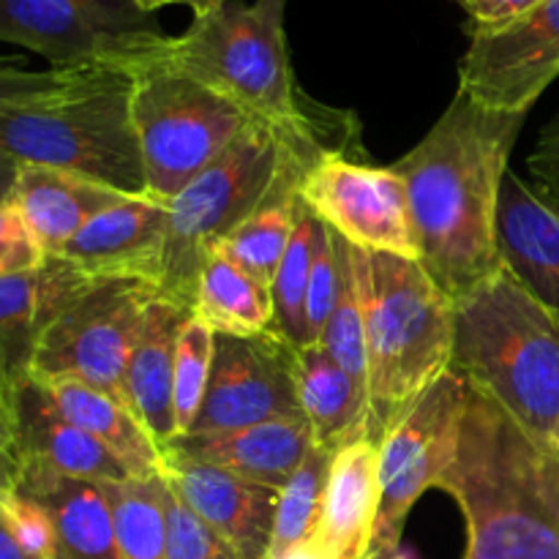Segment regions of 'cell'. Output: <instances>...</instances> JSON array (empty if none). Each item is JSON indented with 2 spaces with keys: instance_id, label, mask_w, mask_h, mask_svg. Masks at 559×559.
<instances>
[{
  "instance_id": "d4e9b609",
  "label": "cell",
  "mask_w": 559,
  "mask_h": 559,
  "mask_svg": "<svg viewBox=\"0 0 559 559\" xmlns=\"http://www.w3.org/2000/svg\"><path fill=\"white\" fill-rule=\"evenodd\" d=\"M295 388L314 442L338 451L344 442L366 435L369 393L322 344H309L295 353Z\"/></svg>"
},
{
  "instance_id": "ac0fdd59",
  "label": "cell",
  "mask_w": 559,
  "mask_h": 559,
  "mask_svg": "<svg viewBox=\"0 0 559 559\" xmlns=\"http://www.w3.org/2000/svg\"><path fill=\"white\" fill-rule=\"evenodd\" d=\"M502 267L559 322V213L508 169L497 202Z\"/></svg>"
},
{
  "instance_id": "f35d334b",
  "label": "cell",
  "mask_w": 559,
  "mask_h": 559,
  "mask_svg": "<svg viewBox=\"0 0 559 559\" xmlns=\"http://www.w3.org/2000/svg\"><path fill=\"white\" fill-rule=\"evenodd\" d=\"M533 189L559 213V118L540 134L538 147L527 158Z\"/></svg>"
},
{
  "instance_id": "836d02e7",
  "label": "cell",
  "mask_w": 559,
  "mask_h": 559,
  "mask_svg": "<svg viewBox=\"0 0 559 559\" xmlns=\"http://www.w3.org/2000/svg\"><path fill=\"white\" fill-rule=\"evenodd\" d=\"M338 298V251L336 235L328 224L317 218L314 238H311V273L309 293H306V338L309 344L320 342Z\"/></svg>"
},
{
  "instance_id": "603a6c76",
  "label": "cell",
  "mask_w": 559,
  "mask_h": 559,
  "mask_svg": "<svg viewBox=\"0 0 559 559\" xmlns=\"http://www.w3.org/2000/svg\"><path fill=\"white\" fill-rule=\"evenodd\" d=\"M120 200H126V194L80 175L38 164H20L9 202L47 257H58L93 216L118 205Z\"/></svg>"
},
{
  "instance_id": "e575fe53",
  "label": "cell",
  "mask_w": 559,
  "mask_h": 559,
  "mask_svg": "<svg viewBox=\"0 0 559 559\" xmlns=\"http://www.w3.org/2000/svg\"><path fill=\"white\" fill-rule=\"evenodd\" d=\"M167 559H240L167 484Z\"/></svg>"
},
{
  "instance_id": "7c38bea8",
  "label": "cell",
  "mask_w": 559,
  "mask_h": 559,
  "mask_svg": "<svg viewBox=\"0 0 559 559\" xmlns=\"http://www.w3.org/2000/svg\"><path fill=\"white\" fill-rule=\"evenodd\" d=\"M300 202L347 243L371 254L418 260L404 178L393 167L328 156L298 189Z\"/></svg>"
},
{
  "instance_id": "484cf974",
  "label": "cell",
  "mask_w": 559,
  "mask_h": 559,
  "mask_svg": "<svg viewBox=\"0 0 559 559\" xmlns=\"http://www.w3.org/2000/svg\"><path fill=\"white\" fill-rule=\"evenodd\" d=\"M41 385L47 388L49 399L60 409V415H66L71 424L85 429L87 435L104 442L109 451L118 453L140 478L162 475V448L151 440V435L142 429L140 420L129 413L126 404L80 380H49Z\"/></svg>"
},
{
  "instance_id": "277c9868",
  "label": "cell",
  "mask_w": 559,
  "mask_h": 559,
  "mask_svg": "<svg viewBox=\"0 0 559 559\" xmlns=\"http://www.w3.org/2000/svg\"><path fill=\"white\" fill-rule=\"evenodd\" d=\"M467 524L464 559H559V448L516 424L467 431L440 484Z\"/></svg>"
},
{
  "instance_id": "b9f144b4",
  "label": "cell",
  "mask_w": 559,
  "mask_h": 559,
  "mask_svg": "<svg viewBox=\"0 0 559 559\" xmlns=\"http://www.w3.org/2000/svg\"><path fill=\"white\" fill-rule=\"evenodd\" d=\"M0 456H16L14 413L3 399H0Z\"/></svg>"
},
{
  "instance_id": "bcb514c9",
  "label": "cell",
  "mask_w": 559,
  "mask_h": 559,
  "mask_svg": "<svg viewBox=\"0 0 559 559\" xmlns=\"http://www.w3.org/2000/svg\"><path fill=\"white\" fill-rule=\"evenodd\" d=\"M287 559H331V557H328L325 551H320V549H317L314 544H309V546H304V549L293 551V555H289Z\"/></svg>"
},
{
  "instance_id": "5b68a950",
  "label": "cell",
  "mask_w": 559,
  "mask_h": 559,
  "mask_svg": "<svg viewBox=\"0 0 559 559\" xmlns=\"http://www.w3.org/2000/svg\"><path fill=\"white\" fill-rule=\"evenodd\" d=\"M524 429L559 424V322L506 267L453 300V364Z\"/></svg>"
},
{
  "instance_id": "e0dca14e",
  "label": "cell",
  "mask_w": 559,
  "mask_h": 559,
  "mask_svg": "<svg viewBox=\"0 0 559 559\" xmlns=\"http://www.w3.org/2000/svg\"><path fill=\"white\" fill-rule=\"evenodd\" d=\"M169 211L167 205L126 197L93 216L58 257L96 278H134L158 289L164 278Z\"/></svg>"
},
{
  "instance_id": "7dc6e473",
  "label": "cell",
  "mask_w": 559,
  "mask_h": 559,
  "mask_svg": "<svg viewBox=\"0 0 559 559\" xmlns=\"http://www.w3.org/2000/svg\"><path fill=\"white\" fill-rule=\"evenodd\" d=\"M551 442H555V445L559 448V424H557V429H555V435H551Z\"/></svg>"
},
{
  "instance_id": "60d3db41",
  "label": "cell",
  "mask_w": 559,
  "mask_h": 559,
  "mask_svg": "<svg viewBox=\"0 0 559 559\" xmlns=\"http://www.w3.org/2000/svg\"><path fill=\"white\" fill-rule=\"evenodd\" d=\"M0 559H38L33 557L20 540H16V535L11 533L9 522H5L3 511H0Z\"/></svg>"
},
{
  "instance_id": "3957f363",
  "label": "cell",
  "mask_w": 559,
  "mask_h": 559,
  "mask_svg": "<svg viewBox=\"0 0 559 559\" xmlns=\"http://www.w3.org/2000/svg\"><path fill=\"white\" fill-rule=\"evenodd\" d=\"M328 156L349 153L251 120L243 134L167 205L169 233L158 295L186 311L194 309L197 282L213 246L271 200L298 197L306 175Z\"/></svg>"
},
{
  "instance_id": "6da1fadb",
  "label": "cell",
  "mask_w": 559,
  "mask_h": 559,
  "mask_svg": "<svg viewBox=\"0 0 559 559\" xmlns=\"http://www.w3.org/2000/svg\"><path fill=\"white\" fill-rule=\"evenodd\" d=\"M524 118L456 91L435 129L393 164L407 186L418 262L451 300L500 271L497 202Z\"/></svg>"
},
{
  "instance_id": "8992f818",
  "label": "cell",
  "mask_w": 559,
  "mask_h": 559,
  "mask_svg": "<svg viewBox=\"0 0 559 559\" xmlns=\"http://www.w3.org/2000/svg\"><path fill=\"white\" fill-rule=\"evenodd\" d=\"M0 151L151 200L123 71L82 69L71 85L3 109Z\"/></svg>"
},
{
  "instance_id": "d6986e66",
  "label": "cell",
  "mask_w": 559,
  "mask_h": 559,
  "mask_svg": "<svg viewBox=\"0 0 559 559\" xmlns=\"http://www.w3.org/2000/svg\"><path fill=\"white\" fill-rule=\"evenodd\" d=\"M11 486L33 497L52 519L55 559H120L112 508L102 484L16 456Z\"/></svg>"
},
{
  "instance_id": "4dcf8cb0",
  "label": "cell",
  "mask_w": 559,
  "mask_h": 559,
  "mask_svg": "<svg viewBox=\"0 0 559 559\" xmlns=\"http://www.w3.org/2000/svg\"><path fill=\"white\" fill-rule=\"evenodd\" d=\"M295 211H298V197L271 200L254 216L240 222L227 238L218 240L213 251L227 257L229 262H235L240 271H246L260 284L271 287L289 238H293Z\"/></svg>"
},
{
  "instance_id": "f6af8a7d",
  "label": "cell",
  "mask_w": 559,
  "mask_h": 559,
  "mask_svg": "<svg viewBox=\"0 0 559 559\" xmlns=\"http://www.w3.org/2000/svg\"><path fill=\"white\" fill-rule=\"evenodd\" d=\"M16 473V456H0V495L14 484Z\"/></svg>"
},
{
  "instance_id": "30bf717a",
  "label": "cell",
  "mask_w": 559,
  "mask_h": 559,
  "mask_svg": "<svg viewBox=\"0 0 559 559\" xmlns=\"http://www.w3.org/2000/svg\"><path fill=\"white\" fill-rule=\"evenodd\" d=\"M467 393V377L448 369L380 440V508L366 559H396L413 506L440 489L459 451Z\"/></svg>"
},
{
  "instance_id": "ba28073f",
  "label": "cell",
  "mask_w": 559,
  "mask_h": 559,
  "mask_svg": "<svg viewBox=\"0 0 559 559\" xmlns=\"http://www.w3.org/2000/svg\"><path fill=\"white\" fill-rule=\"evenodd\" d=\"M131 118L147 197L158 205H169L254 120L211 87L158 66L131 74Z\"/></svg>"
},
{
  "instance_id": "c3c4849f",
  "label": "cell",
  "mask_w": 559,
  "mask_h": 559,
  "mask_svg": "<svg viewBox=\"0 0 559 559\" xmlns=\"http://www.w3.org/2000/svg\"><path fill=\"white\" fill-rule=\"evenodd\" d=\"M396 559H402V555H399V557H396Z\"/></svg>"
},
{
  "instance_id": "7402d4cb",
  "label": "cell",
  "mask_w": 559,
  "mask_h": 559,
  "mask_svg": "<svg viewBox=\"0 0 559 559\" xmlns=\"http://www.w3.org/2000/svg\"><path fill=\"white\" fill-rule=\"evenodd\" d=\"M380 442L369 435L344 442L328 475L322 519L311 544L331 559H366L380 508Z\"/></svg>"
},
{
  "instance_id": "d6a6232c",
  "label": "cell",
  "mask_w": 559,
  "mask_h": 559,
  "mask_svg": "<svg viewBox=\"0 0 559 559\" xmlns=\"http://www.w3.org/2000/svg\"><path fill=\"white\" fill-rule=\"evenodd\" d=\"M213 338H216V333L205 322L197 320L194 314L186 317V322L180 325L173 380V413L178 437L189 435L197 415H200L202 402H205L213 364Z\"/></svg>"
},
{
  "instance_id": "f546056e",
  "label": "cell",
  "mask_w": 559,
  "mask_h": 559,
  "mask_svg": "<svg viewBox=\"0 0 559 559\" xmlns=\"http://www.w3.org/2000/svg\"><path fill=\"white\" fill-rule=\"evenodd\" d=\"M336 235V233H333ZM338 298L320 342L336 364L369 393V358H366V311L360 287V249L336 235Z\"/></svg>"
},
{
  "instance_id": "4fadbf2b",
  "label": "cell",
  "mask_w": 559,
  "mask_h": 559,
  "mask_svg": "<svg viewBox=\"0 0 559 559\" xmlns=\"http://www.w3.org/2000/svg\"><path fill=\"white\" fill-rule=\"evenodd\" d=\"M459 93L497 112H522L559 76V0H540L500 27H469Z\"/></svg>"
},
{
  "instance_id": "2e32d148",
  "label": "cell",
  "mask_w": 559,
  "mask_h": 559,
  "mask_svg": "<svg viewBox=\"0 0 559 559\" xmlns=\"http://www.w3.org/2000/svg\"><path fill=\"white\" fill-rule=\"evenodd\" d=\"M93 282L96 278L85 276L63 257H47L36 271L0 278V399L11 413L16 391L31 380L44 331Z\"/></svg>"
},
{
  "instance_id": "7bdbcfd3",
  "label": "cell",
  "mask_w": 559,
  "mask_h": 559,
  "mask_svg": "<svg viewBox=\"0 0 559 559\" xmlns=\"http://www.w3.org/2000/svg\"><path fill=\"white\" fill-rule=\"evenodd\" d=\"M134 3L140 5L142 11H151V14H156V11L164 9V5H189L197 16V14H205V11H211L213 5H218L222 0H134Z\"/></svg>"
},
{
  "instance_id": "52a82bcc",
  "label": "cell",
  "mask_w": 559,
  "mask_h": 559,
  "mask_svg": "<svg viewBox=\"0 0 559 559\" xmlns=\"http://www.w3.org/2000/svg\"><path fill=\"white\" fill-rule=\"evenodd\" d=\"M374 442L453 364V300L418 260L360 249Z\"/></svg>"
},
{
  "instance_id": "1f68e13d",
  "label": "cell",
  "mask_w": 559,
  "mask_h": 559,
  "mask_svg": "<svg viewBox=\"0 0 559 559\" xmlns=\"http://www.w3.org/2000/svg\"><path fill=\"white\" fill-rule=\"evenodd\" d=\"M317 216L300 202L295 211L293 238H289L284 260L271 284L273 322L271 333L289 347H309L306 338V293H309L311 273V238H314Z\"/></svg>"
},
{
  "instance_id": "ee69618b",
  "label": "cell",
  "mask_w": 559,
  "mask_h": 559,
  "mask_svg": "<svg viewBox=\"0 0 559 559\" xmlns=\"http://www.w3.org/2000/svg\"><path fill=\"white\" fill-rule=\"evenodd\" d=\"M16 175H20V162L11 158L9 153L0 151V202L11 200V191H14Z\"/></svg>"
},
{
  "instance_id": "9c48e42d",
  "label": "cell",
  "mask_w": 559,
  "mask_h": 559,
  "mask_svg": "<svg viewBox=\"0 0 559 559\" xmlns=\"http://www.w3.org/2000/svg\"><path fill=\"white\" fill-rule=\"evenodd\" d=\"M156 14L134 0H0V41L49 60V69H145L164 49Z\"/></svg>"
},
{
  "instance_id": "d590c367",
  "label": "cell",
  "mask_w": 559,
  "mask_h": 559,
  "mask_svg": "<svg viewBox=\"0 0 559 559\" xmlns=\"http://www.w3.org/2000/svg\"><path fill=\"white\" fill-rule=\"evenodd\" d=\"M0 511L9 522L11 533L22 546L38 559H55V527L49 513L38 506L33 497L20 491L16 486L0 495Z\"/></svg>"
},
{
  "instance_id": "8d00e7d4",
  "label": "cell",
  "mask_w": 559,
  "mask_h": 559,
  "mask_svg": "<svg viewBox=\"0 0 559 559\" xmlns=\"http://www.w3.org/2000/svg\"><path fill=\"white\" fill-rule=\"evenodd\" d=\"M47 262V251L38 246L31 229L11 202H0V278L36 271Z\"/></svg>"
},
{
  "instance_id": "4316f807",
  "label": "cell",
  "mask_w": 559,
  "mask_h": 559,
  "mask_svg": "<svg viewBox=\"0 0 559 559\" xmlns=\"http://www.w3.org/2000/svg\"><path fill=\"white\" fill-rule=\"evenodd\" d=\"M191 314L222 336H262L271 333L273 322L271 287L211 251L197 282Z\"/></svg>"
},
{
  "instance_id": "ab89813d",
  "label": "cell",
  "mask_w": 559,
  "mask_h": 559,
  "mask_svg": "<svg viewBox=\"0 0 559 559\" xmlns=\"http://www.w3.org/2000/svg\"><path fill=\"white\" fill-rule=\"evenodd\" d=\"M469 14V27H500L527 14L540 0H456Z\"/></svg>"
},
{
  "instance_id": "cb8c5ba5",
  "label": "cell",
  "mask_w": 559,
  "mask_h": 559,
  "mask_svg": "<svg viewBox=\"0 0 559 559\" xmlns=\"http://www.w3.org/2000/svg\"><path fill=\"white\" fill-rule=\"evenodd\" d=\"M189 314L191 311L158 295L147 309L145 325L126 366V404L151 440L162 448V453L178 437L173 413L175 347H178L180 325Z\"/></svg>"
},
{
  "instance_id": "7a4b0ae2",
  "label": "cell",
  "mask_w": 559,
  "mask_h": 559,
  "mask_svg": "<svg viewBox=\"0 0 559 559\" xmlns=\"http://www.w3.org/2000/svg\"><path fill=\"white\" fill-rule=\"evenodd\" d=\"M287 0H222L197 14L183 36L167 38L147 66L175 71L282 134L322 140L364 158L353 115L331 112L298 91L284 33Z\"/></svg>"
},
{
  "instance_id": "44dd1931",
  "label": "cell",
  "mask_w": 559,
  "mask_h": 559,
  "mask_svg": "<svg viewBox=\"0 0 559 559\" xmlns=\"http://www.w3.org/2000/svg\"><path fill=\"white\" fill-rule=\"evenodd\" d=\"M311 445H314V435H311L309 420L284 418L246 426V429L216 431V435H186L169 442L167 448L197 462L227 469L251 484L282 491Z\"/></svg>"
},
{
  "instance_id": "ffe728a7",
  "label": "cell",
  "mask_w": 559,
  "mask_h": 559,
  "mask_svg": "<svg viewBox=\"0 0 559 559\" xmlns=\"http://www.w3.org/2000/svg\"><path fill=\"white\" fill-rule=\"evenodd\" d=\"M14 437L16 456L36 459L71 478L96 484H123L140 478L118 453L60 415L47 388L33 377L16 391Z\"/></svg>"
},
{
  "instance_id": "9a60e30c",
  "label": "cell",
  "mask_w": 559,
  "mask_h": 559,
  "mask_svg": "<svg viewBox=\"0 0 559 559\" xmlns=\"http://www.w3.org/2000/svg\"><path fill=\"white\" fill-rule=\"evenodd\" d=\"M162 478L202 522L211 524L238 551L240 559H267L271 555L276 489L251 484L169 448L164 451Z\"/></svg>"
},
{
  "instance_id": "f1b7e54d",
  "label": "cell",
  "mask_w": 559,
  "mask_h": 559,
  "mask_svg": "<svg viewBox=\"0 0 559 559\" xmlns=\"http://www.w3.org/2000/svg\"><path fill=\"white\" fill-rule=\"evenodd\" d=\"M336 451L314 442L293 478L278 491L276 522H273V540L267 559H287L293 551L304 549L314 540L325 502L328 475Z\"/></svg>"
},
{
  "instance_id": "8fae6325",
  "label": "cell",
  "mask_w": 559,
  "mask_h": 559,
  "mask_svg": "<svg viewBox=\"0 0 559 559\" xmlns=\"http://www.w3.org/2000/svg\"><path fill=\"white\" fill-rule=\"evenodd\" d=\"M156 298L158 289L147 282H93L49 322L38 342L31 377L38 382H87L126 404V366Z\"/></svg>"
},
{
  "instance_id": "83f0119b",
  "label": "cell",
  "mask_w": 559,
  "mask_h": 559,
  "mask_svg": "<svg viewBox=\"0 0 559 559\" xmlns=\"http://www.w3.org/2000/svg\"><path fill=\"white\" fill-rule=\"evenodd\" d=\"M102 489L112 508L120 559H167V480L153 475Z\"/></svg>"
},
{
  "instance_id": "74e56055",
  "label": "cell",
  "mask_w": 559,
  "mask_h": 559,
  "mask_svg": "<svg viewBox=\"0 0 559 559\" xmlns=\"http://www.w3.org/2000/svg\"><path fill=\"white\" fill-rule=\"evenodd\" d=\"M82 69H47L33 71L20 66L16 60L0 58V112L14 104L27 102V98L55 93L60 87L71 85Z\"/></svg>"
},
{
  "instance_id": "5bb4252c",
  "label": "cell",
  "mask_w": 559,
  "mask_h": 559,
  "mask_svg": "<svg viewBox=\"0 0 559 559\" xmlns=\"http://www.w3.org/2000/svg\"><path fill=\"white\" fill-rule=\"evenodd\" d=\"M295 353L298 349L273 333H216L205 402L189 435H216L267 420L304 418L295 388Z\"/></svg>"
}]
</instances>
